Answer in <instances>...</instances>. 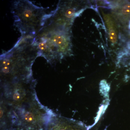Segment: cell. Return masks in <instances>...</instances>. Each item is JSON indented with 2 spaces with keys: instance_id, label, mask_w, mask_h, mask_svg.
<instances>
[{
  "instance_id": "10",
  "label": "cell",
  "mask_w": 130,
  "mask_h": 130,
  "mask_svg": "<svg viewBox=\"0 0 130 130\" xmlns=\"http://www.w3.org/2000/svg\"><path fill=\"white\" fill-rule=\"evenodd\" d=\"M120 12L123 15H128L130 13V4L126 3L123 5L121 7Z\"/></svg>"
},
{
  "instance_id": "7",
  "label": "cell",
  "mask_w": 130,
  "mask_h": 130,
  "mask_svg": "<svg viewBox=\"0 0 130 130\" xmlns=\"http://www.w3.org/2000/svg\"><path fill=\"white\" fill-rule=\"evenodd\" d=\"M46 130H87V129L81 121L67 118L54 112Z\"/></svg>"
},
{
  "instance_id": "9",
  "label": "cell",
  "mask_w": 130,
  "mask_h": 130,
  "mask_svg": "<svg viewBox=\"0 0 130 130\" xmlns=\"http://www.w3.org/2000/svg\"><path fill=\"white\" fill-rule=\"evenodd\" d=\"M104 17L108 29L109 40L112 44H116L118 42V35L113 20L111 16L107 14H104Z\"/></svg>"
},
{
  "instance_id": "4",
  "label": "cell",
  "mask_w": 130,
  "mask_h": 130,
  "mask_svg": "<svg viewBox=\"0 0 130 130\" xmlns=\"http://www.w3.org/2000/svg\"><path fill=\"white\" fill-rule=\"evenodd\" d=\"M15 111L18 130H46L54 113L42 105L38 97Z\"/></svg>"
},
{
  "instance_id": "2",
  "label": "cell",
  "mask_w": 130,
  "mask_h": 130,
  "mask_svg": "<svg viewBox=\"0 0 130 130\" xmlns=\"http://www.w3.org/2000/svg\"><path fill=\"white\" fill-rule=\"evenodd\" d=\"M71 27L59 25L48 19L45 25L35 37L34 44L38 52L48 63L53 64L72 53Z\"/></svg>"
},
{
  "instance_id": "8",
  "label": "cell",
  "mask_w": 130,
  "mask_h": 130,
  "mask_svg": "<svg viewBox=\"0 0 130 130\" xmlns=\"http://www.w3.org/2000/svg\"><path fill=\"white\" fill-rule=\"evenodd\" d=\"M1 130L17 129L18 117L14 108L1 100Z\"/></svg>"
},
{
  "instance_id": "6",
  "label": "cell",
  "mask_w": 130,
  "mask_h": 130,
  "mask_svg": "<svg viewBox=\"0 0 130 130\" xmlns=\"http://www.w3.org/2000/svg\"><path fill=\"white\" fill-rule=\"evenodd\" d=\"M85 9L81 8L79 3L76 2L60 1L56 9L50 12L48 19L58 25L71 27L75 19Z\"/></svg>"
},
{
  "instance_id": "5",
  "label": "cell",
  "mask_w": 130,
  "mask_h": 130,
  "mask_svg": "<svg viewBox=\"0 0 130 130\" xmlns=\"http://www.w3.org/2000/svg\"><path fill=\"white\" fill-rule=\"evenodd\" d=\"M37 81L33 79L26 81L1 84V100L16 110L27 105L37 97Z\"/></svg>"
},
{
  "instance_id": "1",
  "label": "cell",
  "mask_w": 130,
  "mask_h": 130,
  "mask_svg": "<svg viewBox=\"0 0 130 130\" xmlns=\"http://www.w3.org/2000/svg\"><path fill=\"white\" fill-rule=\"evenodd\" d=\"M34 38L21 36L14 46L1 55V84L34 78L32 67L38 56Z\"/></svg>"
},
{
  "instance_id": "3",
  "label": "cell",
  "mask_w": 130,
  "mask_h": 130,
  "mask_svg": "<svg viewBox=\"0 0 130 130\" xmlns=\"http://www.w3.org/2000/svg\"><path fill=\"white\" fill-rule=\"evenodd\" d=\"M11 12L14 25L21 32L22 36L35 37L50 16V13H47L45 8L38 6L28 0L14 2Z\"/></svg>"
}]
</instances>
